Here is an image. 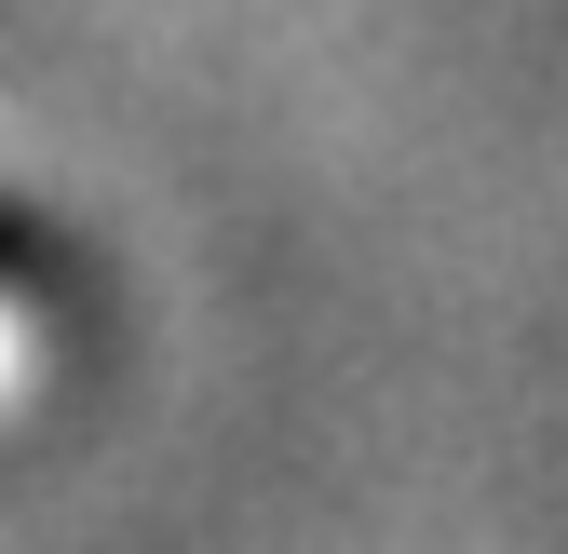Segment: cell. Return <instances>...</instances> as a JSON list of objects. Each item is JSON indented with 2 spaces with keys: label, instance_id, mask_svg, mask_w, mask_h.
Returning a JSON list of instances; mask_svg holds the SVG:
<instances>
[{
  "label": "cell",
  "instance_id": "cell-1",
  "mask_svg": "<svg viewBox=\"0 0 568 554\" xmlns=\"http://www.w3.org/2000/svg\"><path fill=\"white\" fill-rule=\"evenodd\" d=\"M54 285H68V230L0 189V298H54Z\"/></svg>",
  "mask_w": 568,
  "mask_h": 554
}]
</instances>
